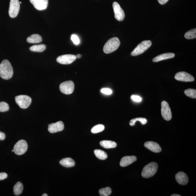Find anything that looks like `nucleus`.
<instances>
[{
	"label": "nucleus",
	"mask_w": 196,
	"mask_h": 196,
	"mask_svg": "<svg viewBox=\"0 0 196 196\" xmlns=\"http://www.w3.org/2000/svg\"><path fill=\"white\" fill-rule=\"evenodd\" d=\"M132 99L134 101L137 102H141L142 100L140 97L136 95H132L131 96Z\"/></svg>",
	"instance_id": "473e14b6"
},
{
	"label": "nucleus",
	"mask_w": 196,
	"mask_h": 196,
	"mask_svg": "<svg viewBox=\"0 0 196 196\" xmlns=\"http://www.w3.org/2000/svg\"><path fill=\"white\" fill-rule=\"evenodd\" d=\"M76 59V56L71 54H67L59 56L57 59L58 63L62 64H71Z\"/></svg>",
	"instance_id": "9b49d317"
},
{
	"label": "nucleus",
	"mask_w": 196,
	"mask_h": 196,
	"mask_svg": "<svg viewBox=\"0 0 196 196\" xmlns=\"http://www.w3.org/2000/svg\"><path fill=\"white\" fill-rule=\"evenodd\" d=\"M175 79L179 81L192 82L194 80V78L191 74L185 72L177 73L175 76Z\"/></svg>",
	"instance_id": "f8f14e48"
},
{
	"label": "nucleus",
	"mask_w": 196,
	"mask_h": 196,
	"mask_svg": "<svg viewBox=\"0 0 196 196\" xmlns=\"http://www.w3.org/2000/svg\"><path fill=\"white\" fill-rule=\"evenodd\" d=\"M15 100L17 104L22 109H26L29 107L32 102L31 98L27 95H21L17 96Z\"/></svg>",
	"instance_id": "39448f33"
},
{
	"label": "nucleus",
	"mask_w": 196,
	"mask_h": 196,
	"mask_svg": "<svg viewBox=\"0 0 196 196\" xmlns=\"http://www.w3.org/2000/svg\"><path fill=\"white\" fill-rule=\"evenodd\" d=\"M82 57V55L81 54H78V55L76 56V59H80Z\"/></svg>",
	"instance_id": "e433bc0d"
},
{
	"label": "nucleus",
	"mask_w": 196,
	"mask_h": 196,
	"mask_svg": "<svg viewBox=\"0 0 196 196\" xmlns=\"http://www.w3.org/2000/svg\"><path fill=\"white\" fill-rule=\"evenodd\" d=\"M42 196H48V195L46 194H43L42 195Z\"/></svg>",
	"instance_id": "58836bf2"
},
{
	"label": "nucleus",
	"mask_w": 196,
	"mask_h": 196,
	"mask_svg": "<svg viewBox=\"0 0 196 196\" xmlns=\"http://www.w3.org/2000/svg\"><path fill=\"white\" fill-rule=\"evenodd\" d=\"M184 94L186 96L193 98H196V90L194 89H188L184 91Z\"/></svg>",
	"instance_id": "cd10ccee"
},
{
	"label": "nucleus",
	"mask_w": 196,
	"mask_h": 196,
	"mask_svg": "<svg viewBox=\"0 0 196 196\" xmlns=\"http://www.w3.org/2000/svg\"><path fill=\"white\" fill-rule=\"evenodd\" d=\"M105 127L103 125L99 124L93 127L91 129V132L93 133L96 134L103 131L104 130Z\"/></svg>",
	"instance_id": "c85d7f7f"
},
{
	"label": "nucleus",
	"mask_w": 196,
	"mask_h": 196,
	"mask_svg": "<svg viewBox=\"0 0 196 196\" xmlns=\"http://www.w3.org/2000/svg\"><path fill=\"white\" fill-rule=\"evenodd\" d=\"M137 121L140 122L143 125H145L147 122V120L145 118H137L132 119L130 121V126H134L135 124V123Z\"/></svg>",
	"instance_id": "bb28decb"
},
{
	"label": "nucleus",
	"mask_w": 196,
	"mask_h": 196,
	"mask_svg": "<svg viewBox=\"0 0 196 196\" xmlns=\"http://www.w3.org/2000/svg\"><path fill=\"white\" fill-rule=\"evenodd\" d=\"M171 196H181V195L177 194H174L172 195Z\"/></svg>",
	"instance_id": "4c0bfd02"
},
{
	"label": "nucleus",
	"mask_w": 196,
	"mask_h": 196,
	"mask_svg": "<svg viewBox=\"0 0 196 196\" xmlns=\"http://www.w3.org/2000/svg\"><path fill=\"white\" fill-rule=\"evenodd\" d=\"M71 39L74 43L76 45H77L80 43V39L77 35H76L73 34L71 36Z\"/></svg>",
	"instance_id": "7c9ffc66"
},
{
	"label": "nucleus",
	"mask_w": 196,
	"mask_h": 196,
	"mask_svg": "<svg viewBox=\"0 0 196 196\" xmlns=\"http://www.w3.org/2000/svg\"><path fill=\"white\" fill-rule=\"evenodd\" d=\"M13 70L12 65L7 60H4L0 64V76L3 79L9 80L12 77Z\"/></svg>",
	"instance_id": "f257e3e1"
},
{
	"label": "nucleus",
	"mask_w": 196,
	"mask_h": 196,
	"mask_svg": "<svg viewBox=\"0 0 196 196\" xmlns=\"http://www.w3.org/2000/svg\"><path fill=\"white\" fill-rule=\"evenodd\" d=\"M175 54L172 53L162 54L154 58L153 61L154 62H157L173 58L175 57Z\"/></svg>",
	"instance_id": "a211bd4d"
},
{
	"label": "nucleus",
	"mask_w": 196,
	"mask_h": 196,
	"mask_svg": "<svg viewBox=\"0 0 196 196\" xmlns=\"http://www.w3.org/2000/svg\"><path fill=\"white\" fill-rule=\"evenodd\" d=\"M20 3L19 0H10L9 13L11 18L17 16L20 10Z\"/></svg>",
	"instance_id": "0eeeda50"
},
{
	"label": "nucleus",
	"mask_w": 196,
	"mask_h": 196,
	"mask_svg": "<svg viewBox=\"0 0 196 196\" xmlns=\"http://www.w3.org/2000/svg\"><path fill=\"white\" fill-rule=\"evenodd\" d=\"M74 85L72 81L63 82L60 85V90L61 92L66 95H70L73 92Z\"/></svg>",
	"instance_id": "6e6552de"
},
{
	"label": "nucleus",
	"mask_w": 196,
	"mask_h": 196,
	"mask_svg": "<svg viewBox=\"0 0 196 196\" xmlns=\"http://www.w3.org/2000/svg\"><path fill=\"white\" fill-rule=\"evenodd\" d=\"M99 193L101 196H108L111 194L112 190L109 187L102 188L99 191Z\"/></svg>",
	"instance_id": "a878e982"
},
{
	"label": "nucleus",
	"mask_w": 196,
	"mask_h": 196,
	"mask_svg": "<svg viewBox=\"0 0 196 196\" xmlns=\"http://www.w3.org/2000/svg\"><path fill=\"white\" fill-rule=\"evenodd\" d=\"M113 7L115 18L119 21H122L125 17L124 10L121 8L120 5L117 2H114L113 3Z\"/></svg>",
	"instance_id": "9d476101"
},
{
	"label": "nucleus",
	"mask_w": 196,
	"mask_h": 196,
	"mask_svg": "<svg viewBox=\"0 0 196 196\" xmlns=\"http://www.w3.org/2000/svg\"><path fill=\"white\" fill-rule=\"evenodd\" d=\"M158 1L160 4L164 5L167 3L169 0H158Z\"/></svg>",
	"instance_id": "c9c22d12"
},
{
	"label": "nucleus",
	"mask_w": 196,
	"mask_h": 196,
	"mask_svg": "<svg viewBox=\"0 0 196 196\" xmlns=\"http://www.w3.org/2000/svg\"><path fill=\"white\" fill-rule=\"evenodd\" d=\"M100 144L102 147L106 149L114 148L117 146V143L115 142L104 140L101 141Z\"/></svg>",
	"instance_id": "412c9836"
},
{
	"label": "nucleus",
	"mask_w": 196,
	"mask_h": 196,
	"mask_svg": "<svg viewBox=\"0 0 196 196\" xmlns=\"http://www.w3.org/2000/svg\"><path fill=\"white\" fill-rule=\"evenodd\" d=\"M161 114L163 118L167 121H169L172 118V113L168 103L165 101L161 102Z\"/></svg>",
	"instance_id": "1a4fd4ad"
},
{
	"label": "nucleus",
	"mask_w": 196,
	"mask_h": 196,
	"mask_svg": "<svg viewBox=\"0 0 196 196\" xmlns=\"http://www.w3.org/2000/svg\"><path fill=\"white\" fill-rule=\"evenodd\" d=\"M145 146L149 150L154 153H160L161 148L158 143L153 141H148L144 144Z\"/></svg>",
	"instance_id": "dca6fc26"
},
{
	"label": "nucleus",
	"mask_w": 196,
	"mask_h": 196,
	"mask_svg": "<svg viewBox=\"0 0 196 196\" xmlns=\"http://www.w3.org/2000/svg\"><path fill=\"white\" fill-rule=\"evenodd\" d=\"M8 175L5 173H0V181L3 180L7 178Z\"/></svg>",
	"instance_id": "72a5a7b5"
},
{
	"label": "nucleus",
	"mask_w": 196,
	"mask_h": 196,
	"mask_svg": "<svg viewBox=\"0 0 196 196\" xmlns=\"http://www.w3.org/2000/svg\"><path fill=\"white\" fill-rule=\"evenodd\" d=\"M64 124L61 121L55 123H52L48 126V130L50 133H53L62 131L64 129Z\"/></svg>",
	"instance_id": "ddd939ff"
},
{
	"label": "nucleus",
	"mask_w": 196,
	"mask_h": 196,
	"mask_svg": "<svg viewBox=\"0 0 196 196\" xmlns=\"http://www.w3.org/2000/svg\"><path fill=\"white\" fill-rule=\"evenodd\" d=\"M9 109V106L8 104L5 102H0V112H3L8 111Z\"/></svg>",
	"instance_id": "c756f323"
},
{
	"label": "nucleus",
	"mask_w": 196,
	"mask_h": 196,
	"mask_svg": "<svg viewBox=\"0 0 196 196\" xmlns=\"http://www.w3.org/2000/svg\"><path fill=\"white\" fill-rule=\"evenodd\" d=\"M12 152H14V149H13V150H12Z\"/></svg>",
	"instance_id": "ea45409f"
},
{
	"label": "nucleus",
	"mask_w": 196,
	"mask_h": 196,
	"mask_svg": "<svg viewBox=\"0 0 196 196\" xmlns=\"http://www.w3.org/2000/svg\"><path fill=\"white\" fill-rule=\"evenodd\" d=\"M120 42L117 37L109 39L105 44L103 51L105 53H110L116 50L120 46Z\"/></svg>",
	"instance_id": "f03ea898"
},
{
	"label": "nucleus",
	"mask_w": 196,
	"mask_h": 196,
	"mask_svg": "<svg viewBox=\"0 0 196 196\" xmlns=\"http://www.w3.org/2000/svg\"><path fill=\"white\" fill-rule=\"evenodd\" d=\"M27 149V143L24 140L21 139L15 144L13 149L15 154L18 155H22L25 153Z\"/></svg>",
	"instance_id": "423d86ee"
},
{
	"label": "nucleus",
	"mask_w": 196,
	"mask_h": 196,
	"mask_svg": "<svg viewBox=\"0 0 196 196\" xmlns=\"http://www.w3.org/2000/svg\"><path fill=\"white\" fill-rule=\"evenodd\" d=\"M5 134L3 132H0V140H3L5 139Z\"/></svg>",
	"instance_id": "f704fd0d"
},
{
	"label": "nucleus",
	"mask_w": 196,
	"mask_h": 196,
	"mask_svg": "<svg viewBox=\"0 0 196 196\" xmlns=\"http://www.w3.org/2000/svg\"><path fill=\"white\" fill-rule=\"evenodd\" d=\"M175 179L179 184L185 185L187 184L188 178L187 175L183 172H179L175 175Z\"/></svg>",
	"instance_id": "2eb2a0df"
},
{
	"label": "nucleus",
	"mask_w": 196,
	"mask_h": 196,
	"mask_svg": "<svg viewBox=\"0 0 196 196\" xmlns=\"http://www.w3.org/2000/svg\"><path fill=\"white\" fill-rule=\"evenodd\" d=\"M60 163L63 167H74L75 165V162L72 158H70L63 159L60 162Z\"/></svg>",
	"instance_id": "6ab92c4d"
},
{
	"label": "nucleus",
	"mask_w": 196,
	"mask_h": 196,
	"mask_svg": "<svg viewBox=\"0 0 196 196\" xmlns=\"http://www.w3.org/2000/svg\"><path fill=\"white\" fill-rule=\"evenodd\" d=\"M95 155L99 159L101 160H105L108 157L107 154L104 151L96 149L94 151Z\"/></svg>",
	"instance_id": "5701e85b"
},
{
	"label": "nucleus",
	"mask_w": 196,
	"mask_h": 196,
	"mask_svg": "<svg viewBox=\"0 0 196 196\" xmlns=\"http://www.w3.org/2000/svg\"><path fill=\"white\" fill-rule=\"evenodd\" d=\"M35 8L38 10H45L47 8L48 0H29Z\"/></svg>",
	"instance_id": "4468645a"
},
{
	"label": "nucleus",
	"mask_w": 196,
	"mask_h": 196,
	"mask_svg": "<svg viewBox=\"0 0 196 196\" xmlns=\"http://www.w3.org/2000/svg\"><path fill=\"white\" fill-rule=\"evenodd\" d=\"M23 189V186L21 182L16 183L14 187V193L15 195L18 196L22 193Z\"/></svg>",
	"instance_id": "4be33fe9"
},
{
	"label": "nucleus",
	"mask_w": 196,
	"mask_h": 196,
	"mask_svg": "<svg viewBox=\"0 0 196 196\" xmlns=\"http://www.w3.org/2000/svg\"><path fill=\"white\" fill-rule=\"evenodd\" d=\"M101 91L102 93L106 95H111L112 93V91L111 89L108 88H102Z\"/></svg>",
	"instance_id": "2f4dec72"
},
{
	"label": "nucleus",
	"mask_w": 196,
	"mask_h": 196,
	"mask_svg": "<svg viewBox=\"0 0 196 196\" xmlns=\"http://www.w3.org/2000/svg\"><path fill=\"white\" fill-rule=\"evenodd\" d=\"M27 41L30 43H38L42 42V38L40 35L38 34H33L28 37Z\"/></svg>",
	"instance_id": "aec40b11"
},
{
	"label": "nucleus",
	"mask_w": 196,
	"mask_h": 196,
	"mask_svg": "<svg viewBox=\"0 0 196 196\" xmlns=\"http://www.w3.org/2000/svg\"><path fill=\"white\" fill-rule=\"evenodd\" d=\"M185 38L188 39H191L196 38V29H193L188 31L184 35Z\"/></svg>",
	"instance_id": "393cba45"
},
{
	"label": "nucleus",
	"mask_w": 196,
	"mask_h": 196,
	"mask_svg": "<svg viewBox=\"0 0 196 196\" xmlns=\"http://www.w3.org/2000/svg\"><path fill=\"white\" fill-rule=\"evenodd\" d=\"M46 49V46L44 44L36 45L31 46L29 50L35 52H42Z\"/></svg>",
	"instance_id": "b1692460"
},
{
	"label": "nucleus",
	"mask_w": 196,
	"mask_h": 196,
	"mask_svg": "<svg viewBox=\"0 0 196 196\" xmlns=\"http://www.w3.org/2000/svg\"><path fill=\"white\" fill-rule=\"evenodd\" d=\"M158 168V164L152 162L145 166L142 172V176L144 178H149L156 174Z\"/></svg>",
	"instance_id": "7ed1b4c3"
},
{
	"label": "nucleus",
	"mask_w": 196,
	"mask_h": 196,
	"mask_svg": "<svg viewBox=\"0 0 196 196\" xmlns=\"http://www.w3.org/2000/svg\"><path fill=\"white\" fill-rule=\"evenodd\" d=\"M150 40H145L141 42L132 52L131 55L136 56L141 55L148 50L152 46Z\"/></svg>",
	"instance_id": "20e7f679"
},
{
	"label": "nucleus",
	"mask_w": 196,
	"mask_h": 196,
	"mask_svg": "<svg viewBox=\"0 0 196 196\" xmlns=\"http://www.w3.org/2000/svg\"><path fill=\"white\" fill-rule=\"evenodd\" d=\"M137 160V157L135 156H127L123 157L120 162L121 167H126L133 163Z\"/></svg>",
	"instance_id": "f3484780"
}]
</instances>
